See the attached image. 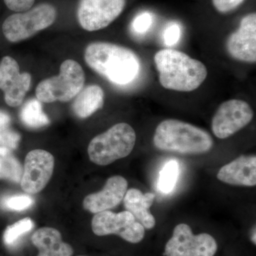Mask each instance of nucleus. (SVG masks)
Listing matches in <instances>:
<instances>
[{"label": "nucleus", "instance_id": "nucleus-1", "mask_svg": "<svg viewBox=\"0 0 256 256\" xmlns=\"http://www.w3.org/2000/svg\"><path fill=\"white\" fill-rule=\"evenodd\" d=\"M84 58L94 72L117 85L132 82L140 69V62L134 52L108 42L88 45Z\"/></svg>", "mask_w": 256, "mask_h": 256}, {"label": "nucleus", "instance_id": "nucleus-2", "mask_svg": "<svg viewBox=\"0 0 256 256\" xmlns=\"http://www.w3.org/2000/svg\"><path fill=\"white\" fill-rule=\"evenodd\" d=\"M154 64L162 86L178 92L196 90L206 80L207 68L184 52L164 48L156 52Z\"/></svg>", "mask_w": 256, "mask_h": 256}, {"label": "nucleus", "instance_id": "nucleus-3", "mask_svg": "<svg viewBox=\"0 0 256 256\" xmlns=\"http://www.w3.org/2000/svg\"><path fill=\"white\" fill-rule=\"evenodd\" d=\"M153 143L160 150L181 154H200L212 149L213 138L204 130L175 119L158 124Z\"/></svg>", "mask_w": 256, "mask_h": 256}, {"label": "nucleus", "instance_id": "nucleus-4", "mask_svg": "<svg viewBox=\"0 0 256 256\" xmlns=\"http://www.w3.org/2000/svg\"><path fill=\"white\" fill-rule=\"evenodd\" d=\"M136 142V131L130 124L121 122L96 136L89 144L88 153L92 162L106 166L129 156Z\"/></svg>", "mask_w": 256, "mask_h": 256}, {"label": "nucleus", "instance_id": "nucleus-5", "mask_svg": "<svg viewBox=\"0 0 256 256\" xmlns=\"http://www.w3.org/2000/svg\"><path fill=\"white\" fill-rule=\"evenodd\" d=\"M86 77L82 66L72 60H64L58 76L44 79L36 88L37 100L41 102H68L84 88Z\"/></svg>", "mask_w": 256, "mask_h": 256}, {"label": "nucleus", "instance_id": "nucleus-6", "mask_svg": "<svg viewBox=\"0 0 256 256\" xmlns=\"http://www.w3.org/2000/svg\"><path fill=\"white\" fill-rule=\"evenodd\" d=\"M56 18L54 6L50 4H38L28 11L8 16L3 23L2 32L8 41L16 43L50 28L54 23Z\"/></svg>", "mask_w": 256, "mask_h": 256}, {"label": "nucleus", "instance_id": "nucleus-7", "mask_svg": "<svg viewBox=\"0 0 256 256\" xmlns=\"http://www.w3.org/2000/svg\"><path fill=\"white\" fill-rule=\"evenodd\" d=\"M92 232L98 236L118 235L131 244H138L144 237V227L128 210L99 212L92 218Z\"/></svg>", "mask_w": 256, "mask_h": 256}, {"label": "nucleus", "instance_id": "nucleus-8", "mask_svg": "<svg viewBox=\"0 0 256 256\" xmlns=\"http://www.w3.org/2000/svg\"><path fill=\"white\" fill-rule=\"evenodd\" d=\"M218 249L214 238L210 234L194 235L186 224L175 226L172 238L166 242V256H214Z\"/></svg>", "mask_w": 256, "mask_h": 256}, {"label": "nucleus", "instance_id": "nucleus-9", "mask_svg": "<svg viewBox=\"0 0 256 256\" xmlns=\"http://www.w3.org/2000/svg\"><path fill=\"white\" fill-rule=\"evenodd\" d=\"M254 111L246 101L232 99L220 104L212 122L216 137L226 139L252 122Z\"/></svg>", "mask_w": 256, "mask_h": 256}, {"label": "nucleus", "instance_id": "nucleus-10", "mask_svg": "<svg viewBox=\"0 0 256 256\" xmlns=\"http://www.w3.org/2000/svg\"><path fill=\"white\" fill-rule=\"evenodd\" d=\"M126 0H80L77 11L79 24L88 32L107 28L124 11Z\"/></svg>", "mask_w": 256, "mask_h": 256}, {"label": "nucleus", "instance_id": "nucleus-11", "mask_svg": "<svg viewBox=\"0 0 256 256\" xmlns=\"http://www.w3.org/2000/svg\"><path fill=\"white\" fill-rule=\"evenodd\" d=\"M54 168V158L48 152L34 150L25 159L21 186L30 194L40 193L52 178Z\"/></svg>", "mask_w": 256, "mask_h": 256}, {"label": "nucleus", "instance_id": "nucleus-12", "mask_svg": "<svg viewBox=\"0 0 256 256\" xmlns=\"http://www.w3.org/2000/svg\"><path fill=\"white\" fill-rule=\"evenodd\" d=\"M32 84L31 74L20 73V66L12 57L4 56L0 62V89L4 94V100L10 107L22 104Z\"/></svg>", "mask_w": 256, "mask_h": 256}, {"label": "nucleus", "instance_id": "nucleus-13", "mask_svg": "<svg viewBox=\"0 0 256 256\" xmlns=\"http://www.w3.org/2000/svg\"><path fill=\"white\" fill-rule=\"evenodd\" d=\"M226 48L234 60L246 63H256V13L248 14L242 18L238 30L227 38Z\"/></svg>", "mask_w": 256, "mask_h": 256}, {"label": "nucleus", "instance_id": "nucleus-14", "mask_svg": "<svg viewBox=\"0 0 256 256\" xmlns=\"http://www.w3.org/2000/svg\"><path fill=\"white\" fill-rule=\"evenodd\" d=\"M128 188V181L124 176H111L101 191L86 196L82 202L84 208L92 214L114 208L124 200Z\"/></svg>", "mask_w": 256, "mask_h": 256}, {"label": "nucleus", "instance_id": "nucleus-15", "mask_svg": "<svg viewBox=\"0 0 256 256\" xmlns=\"http://www.w3.org/2000/svg\"><path fill=\"white\" fill-rule=\"evenodd\" d=\"M222 182L233 186H255L256 156H242L224 165L217 174Z\"/></svg>", "mask_w": 256, "mask_h": 256}, {"label": "nucleus", "instance_id": "nucleus-16", "mask_svg": "<svg viewBox=\"0 0 256 256\" xmlns=\"http://www.w3.org/2000/svg\"><path fill=\"white\" fill-rule=\"evenodd\" d=\"M154 198V194H143L140 190L134 188L127 190L124 198L126 210L132 214L144 228L152 229L156 226V218L150 212Z\"/></svg>", "mask_w": 256, "mask_h": 256}, {"label": "nucleus", "instance_id": "nucleus-17", "mask_svg": "<svg viewBox=\"0 0 256 256\" xmlns=\"http://www.w3.org/2000/svg\"><path fill=\"white\" fill-rule=\"evenodd\" d=\"M32 244L38 250L37 256H72V246L64 242L62 234L56 228L44 227L32 236Z\"/></svg>", "mask_w": 256, "mask_h": 256}, {"label": "nucleus", "instance_id": "nucleus-18", "mask_svg": "<svg viewBox=\"0 0 256 256\" xmlns=\"http://www.w3.org/2000/svg\"><path fill=\"white\" fill-rule=\"evenodd\" d=\"M104 94L102 88L98 85H90L82 88L76 96L72 109L80 118H87L104 105Z\"/></svg>", "mask_w": 256, "mask_h": 256}, {"label": "nucleus", "instance_id": "nucleus-19", "mask_svg": "<svg viewBox=\"0 0 256 256\" xmlns=\"http://www.w3.org/2000/svg\"><path fill=\"white\" fill-rule=\"evenodd\" d=\"M20 118L26 127L41 128L50 124L48 116L42 108V102L37 99H32L25 102L20 112Z\"/></svg>", "mask_w": 256, "mask_h": 256}, {"label": "nucleus", "instance_id": "nucleus-20", "mask_svg": "<svg viewBox=\"0 0 256 256\" xmlns=\"http://www.w3.org/2000/svg\"><path fill=\"white\" fill-rule=\"evenodd\" d=\"M22 175V166L12 152L6 148H0V180L20 183Z\"/></svg>", "mask_w": 256, "mask_h": 256}, {"label": "nucleus", "instance_id": "nucleus-21", "mask_svg": "<svg viewBox=\"0 0 256 256\" xmlns=\"http://www.w3.org/2000/svg\"><path fill=\"white\" fill-rule=\"evenodd\" d=\"M34 226V224L31 218H25L8 226L3 235L5 245L9 248L16 247L24 236L31 232Z\"/></svg>", "mask_w": 256, "mask_h": 256}, {"label": "nucleus", "instance_id": "nucleus-22", "mask_svg": "<svg viewBox=\"0 0 256 256\" xmlns=\"http://www.w3.org/2000/svg\"><path fill=\"white\" fill-rule=\"evenodd\" d=\"M180 168L178 162L174 160L168 162L160 172L158 180V190L164 194L173 191L178 182Z\"/></svg>", "mask_w": 256, "mask_h": 256}, {"label": "nucleus", "instance_id": "nucleus-23", "mask_svg": "<svg viewBox=\"0 0 256 256\" xmlns=\"http://www.w3.org/2000/svg\"><path fill=\"white\" fill-rule=\"evenodd\" d=\"M33 204V198L28 195H14L3 200L2 206L6 210L21 212L30 208Z\"/></svg>", "mask_w": 256, "mask_h": 256}, {"label": "nucleus", "instance_id": "nucleus-24", "mask_svg": "<svg viewBox=\"0 0 256 256\" xmlns=\"http://www.w3.org/2000/svg\"><path fill=\"white\" fill-rule=\"evenodd\" d=\"M18 133L6 129L0 132V148H6L10 150L16 149L20 141Z\"/></svg>", "mask_w": 256, "mask_h": 256}, {"label": "nucleus", "instance_id": "nucleus-25", "mask_svg": "<svg viewBox=\"0 0 256 256\" xmlns=\"http://www.w3.org/2000/svg\"><path fill=\"white\" fill-rule=\"evenodd\" d=\"M152 23V15L148 12L138 14L133 20L132 28L134 33L144 34L150 28Z\"/></svg>", "mask_w": 256, "mask_h": 256}, {"label": "nucleus", "instance_id": "nucleus-26", "mask_svg": "<svg viewBox=\"0 0 256 256\" xmlns=\"http://www.w3.org/2000/svg\"><path fill=\"white\" fill-rule=\"evenodd\" d=\"M181 36V28L178 23L170 24L168 28H165L163 38L165 44L172 46L176 44Z\"/></svg>", "mask_w": 256, "mask_h": 256}, {"label": "nucleus", "instance_id": "nucleus-27", "mask_svg": "<svg viewBox=\"0 0 256 256\" xmlns=\"http://www.w3.org/2000/svg\"><path fill=\"white\" fill-rule=\"evenodd\" d=\"M245 0H212L216 10L220 13H227L235 10Z\"/></svg>", "mask_w": 256, "mask_h": 256}, {"label": "nucleus", "instance_id": "nucleus-28", "mask_svg": "<svg viewBox=\"0 0 256 256\" xmlns=\"http://www.w3.org/2000/svg\"><path fill=\"white\" fill-rule=\"evenodd\" d=\"M5 4L12 11L23 12L31 9L35 0H4Z\"/></svg>", "mask_w": 256, "mask_h": 256}, {"label": "nucleus", "instance_id": "nucleus-29", "mask_svg": "<svg viewBox=\"0 0 256 256\" xmlns=\"http://www.w3.org/2000/svg\"><path fill=\"white\" fill-rule=\"evenodd\" d=\"M11 124V117L8 112L0 110V132L8 129Z\"/></svg>", "mask_w": 256, "mask_h": 256}, {"label": "nucleus", "instance_id": "nucleus-30", "mask_svg": "<svg viewBox=\"0 0 256 256\" xmlns=\"http://www.w3.org/2000/svg\"><path fill=\"white\" fill-rule=\"evenodd\" d=\"M254 233L252 234V242H254V244H256V227H254Z\"/></svg>", "mask_w": 256, "mask_h": 256}, {"label": "nucleus", "instance_id": "nucleus-31", "mask_svg": "<svg viewBox=\"0 0 256 256\" xmlns=\"http://www.w3.org/2000/svg\"></svg>", "mask_w": 256, "mask_h": 256}]
</instances>
